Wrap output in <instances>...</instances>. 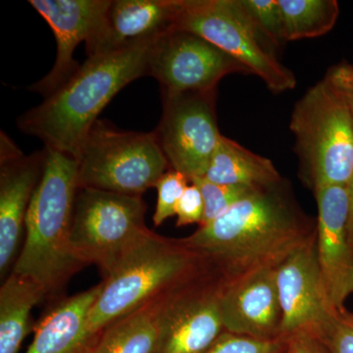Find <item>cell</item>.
Returning <instances> with one entry per match:
<instances>
[{
  "instance_id": "31",
  "label": "cell",
  "mask_w": 353,
  "mask_h": 353,
  "mask_svg": "<svg viewBox=\"0 0 353 353\" xmlns=\"http://www.w3.org/2000/svg\"><path fill=\"white\" fill-rule=\"evenodd\" d=\"M348 201H350V216H348V232L353 245V173L347 183Z\"/></svg>"
},
{
  "instance_id": "25",
  "label": "cell",
  "mask_w": 353,
  "mask_h": 353,
  "mask_svg": "<svg viewBox=\"0 0 353 353\" xmlns=\"http://www.w3.org/2000/svg\"><path fill=\"white\" fill-rule=\"evenodd\" d=\"M259 29L279 48L284 41V20L278 0H241Z\"/></svg>"
},
{
  "instance_id": "5",
  "label": "cell",
  "mask_w": 353,
  "mask_h": 353,
  "mask_svg": "<svg viewBox=\"0 0 353 353\" xmlns=\"http://www.w3.org/2000/svg\"><path fill=\"white\" fill-rule=\"evenodd\" d=\"M290 131L299 176L314 190L347 185L353 173V122L347 102L325 77L296 102Z\"/></svg>"
},
{
  "instance_id": "8",
  "label": "cell",
  "mask_w": 353,
  "mask_h": 353,
  "mask_svg": "<svg viewBox=\"0 0 353 353\" xmlns=\"http://www.w3.org/2000/svg\"><path fill=\"white\" fill-rule=\"evenodd\" d=\"M141 196L79 189L72 220V250L83 266L99 267L104 278L148 231Z\"/></svg>"
},
{
  "instance_id": "10",
  "label": "cell",
  "mask_w": 353,
  "mask_h": 353,
  "mask_svg": "<svg viewBox=\"0 0 353 353\" xmlns=\"http://www.w3.org/2000/svg\"><path fill=\"white\" fill-rule=\"evenodd\" d=\"M252 75L245 65L194 32L173 29L158 37L148 59V75L162 94L216 90L224 77Z\"/></svg>"
},
{
  "instance_id": "22",
  "label": "cell",
  "mask_w": 353,
  "mask_h": 353,
  "mask_svg": "<svg viewBox=\"0 0 353 353\" xmlns=\"http://www.w3.org/2000/svg\"><path fill=\"white\" fill-rule=\"evenodd\" d=\"M287 41L318 38L333 29L340 14L336 0H278Z\"/></svg>"
},
{
  "instance_id": "3",
  "label": "cell",
  "mask_w": 353,
  "mask_h": 353,
  "mask_svg": "<svg viewBox=\"0 0 353 353\" xmlns=\"http://www.w3.org/2000/svg\"><path fill=\"white\" fill-rule=\"evenodd\" d=\"M44 150L43 175L28 210L24 245L12 272L31 279L46 297H52L83 267L70 241L79 190L78 161L57 150Z\"/></svg>"
},
{
  "instance_id": "2",
  "label": "cell",
  "mask_w": 353,
  "mask_h": 353,
  "mask_svg": "<svg viewBox=\"0 0 353 353\" xmlns=\"http://www.w3.org/2000/svg\"><path fill=\"white\" fill-rule=\"evenodd\" d=\"M155 39L88 57L68 82L21 116L20 131L41 139L46 148L77 158L88 132L114 95L148 75Z\"/></svg>"
},
{
  "instance_id": "18",
  "label": "cell",
  "mask_w": 353,
  "mask_h": 353,
  "mask_svg": "<svg viewBox=\"0 0 353 353\" xmlns=\"http://www.w3.org/2000/svg\"><path fill=\"white\" fill-rule=\"evenodd\" d=\"M101 289L102 282L60 301L39 323L26 353H92L101 333H90L88 316Z\"/></svg>"
},
{
  "instance_id": "13",
  "label": "cell",
  "mask_w": 353,
  "mask_h": 353,
  "mask_svg": "<svg viewBox=\"0 0 353 353\" xmlns=\"http://www.w3.org/2000/svg\"><path fill=\"white\" fill-rule=\"evenodd\" d=\"M317 202L316 253L327 296L334 310L345 307L353 294V245L348 232L347 185L314 190Z\"/></svg>"
},
{
  "instance_id": "23",
  "label": "cell",
  "mask_w": 353,
  "mask_h": 353,
  "mask_svg": "<svg viewBox=\"0 0 353 353\" xmlns=\"http://www.w3.org/2000/svg\"><path fill=\"white\" fill-rule=\"evenodd\" d=\"M201 190L204 201V216L201 225L205 226L214 221L234 204L252 192L250 188L240 185H220L206 180L205 178H196L190 181Z\"/></svg>"
},
{
  "instance_id": "14",
  "label": "cell",
  "mask_w": 353,
  "mask_h": 353,
  "mask_svg": "<svg viewBox=\"0 0 353 353\" xmlns=\"http://www.w3.org/2000/svg\"><path fill=\"white\" fill-rule=\"evenodd\" d=\"M0 273L15 264L26 218L43 172L46 150L26 157L1 132L0 139Z\"/></svg>"
},
{
  "instance_id": "20",
  "label": "cell",
  "mask_w": 353,
  "mask_h": 353,
  "mask_svg": "<svg viewBox=\"0 0 353 353\" xmlns=\"http://www.w3.org/2000/svg\"><path fill=\"white\" fill-rule=\"evenodd\" d=\"M201 178L220 185L250 189L269 187L284 180L270 159L255 154L224 136Z\"/></svg>"
},
{
  "instance_id": "15",
  "label": "cell",
  "mask_w": 353,
  "mask_h": 353,
  "mask_svg": "<svg viewBox=\"0 0 353 353\" xmlns=\"http://www.w3.org/2000/svg\"><path fill=\"white\" fill-rule=\"evenodd\" d=\"M111 0H30V6L48 23L57 39L54 64L48 75L30 90L50 97L80 68L73 55L82 41L88 43L105 17Z\"/></svg>"
},
{
  "instance_id": "29",
  "label": "cell",
  "mask_w": 353,
  "mask_h": 353,
  "mask_svg": "<svg viewBox=\"0 0 353 353\" xmlns=\"http://www.w3.org/2000/svg\"><path fill=\"white\" fill-rule=\"evenodd\" d=\"M283 353H330L321 339L311 334H297L285 340Z\"/></svg>"
},
{
  "instance_id": "28",
  "label": "cell",
  "mask_w": 353,
  "mask_h": 353,
  "mask_svg": "<svg viewBox=\"0 0 353 353\" xmlns=\"http://www.w3.org/2000/svg\"><path fill=\"white\" fill-rule=\"evenodd\" d=\"M176 226L201 225L204 216V201L201 190L192 183L188 185L176 205Z\"/></svg>"
},
{
  "instance_id": "16",
  "label": "cell",
  "mask_w": 353,
  "mask_h": 353,
  "mask_svg": "<svg viewBox=\"0 0 353 353\" xmlns=\"http://www.w3.org/2000/svg\"><path fill=\"white\" fill-rule=\"evenodd\" d=\"M277 269H261L229 282L223 281L219 296L225 331L257 340L280 338L282 311Z\"/></svg>"
},
{
  "instance_id": "32",
  "label": "cell",
  "mask_w": 353,
  "mask_h": 353,
  "mask_svg": "<svg viewBox=\"0 0 353 353\" xmlns=\"http://www.w3.org/2000/svg\"><path fill=\"white\" fill-rule=\"evenodd\" d=\"M343 64V68H345V71L350 74V76L353 77V64L348 63H341Z\"/></svg>"
},
{
  "instance_id": "27",
  "label": "cell",
  "mask_w": 353,
  "mask_h": 353,
  "mask_svg": "<svg viewBox=\"0 0 353 353\" xmlns=\"http://www.w3.org/2000/svg\"><path fill=\"white\" fill-rule=\"evenodd\" d=\"M321 340L330 353H353V311H336Z\"/></svg>"
},
{
  "instance_id": "6",
  "label": "cell",
  "mask_w": 353,
  "mask_h": 353,
  "mask_svg": "<svg viewBox=\"0 0 353 353\" xmlns=\"http://www.w3.org/2000/svg\"><path fill=\"white\" fill-rule=\"evenodd\" d=\"M79 189L141 196L170 167L154 132L121 131L97 120L78 157Z\"/></svg>"
},
{
  "instance_id": "11",
  "label": "cell",
  "mask_w": 353,
  "mask_h": 353,
  "mask_svg": "<svg viewBox=\"0 0 353 353\" xmlns=\"http://www.w3.org/2000/svg\"><path fill=\"white\" fill-rule=\"evenodd\" d=\"M222 283L208 270L169 294L155 353H203L211 347L225 331L219 305Z\"/></svg>"
},
{
  "instance_id": "19",
  "label": "cell",
  "mask_w": 353,
  "mask_h": 353,
  "mask_svg": "<svg viewBox=\"0 0 353 353\" xmlns=\"http://www.w3.org/2000/svg\"><path fill=\"white\" fill-rule=\"evenodd\" d=\"M171 292L109 325L102 332L92 353L157 352L165 303Z\"/></svg>"
},
{
  "instance_id": "7",
  "label": "cell",
  "mask_w": 353,
  "mask_h": 353,
  "mask_svg": "<svg viewBox=\"0 0 353 353\" xmlns=\"http://www.w3.org/2000/svg\"><path fill=\"white\" fill-rule=\"evenodd\" d=\"M174 29L194 32L238 60L275 94L296 85L294 74L279 61L276 46L241 0H180Z\"/></svg>"
},
{
  "instance_id": "17",
  "label": "cell",
  "mask_w": 353,
  "mask_h": 353,
  "mask_svg": "<svg viewBox=\"0 0 353 353\" xmlns=\"http://www.w3.org/2000/svg\"><path fill=\"white\" fill-rule=\"evenodd\" d=\"M180 0H111L105 17L85 43L88 57L108 54L174 29Z\"/></svg>"
},
{
  "instance_id": "21",
  "label": "cell",
  "mask_w": 353,
  "mask_h": 353,
  "mask_svg": "<svg viewBox=\"0 0 353 353\" xmlns=\"http://www.w3.org/2000/svg\"><path fill=\"white\" fill-rule=\"evenodd\" d=\"M46 299L31 279L11 272L0 289V353H18L32 328L31 312Z\"/></svg>"
},
{
  "instance_id": "9",
  "label": "cell",
  "mask_w": 353,
  "mask_h": 353,
  "mask_svg": "<svg viewBox=\"0 0 353 353\" xmlns=\"http://www.w3.org/2000/svg\"><path fill=\"white\" fill-rule=\"evenodd\" d=\"M163 112L155 130L160 148L173 170L190 182L205 175L219 145L216 90L162 94Z\"/></svg>"
},
{
  "instance_id": "1",
  "label": "cell",
  "mask_w": 353,
  "mask_h": 353,
  "mask_svg": "<svg viewBox=\"0 0 353 353\" xmlns=\"http://www.w3.org/2000/svg\"><path fill=\"white\" fill-rule=\"evenodd\" d=\"M317 219L297 203L283 180L248 192L226 212L181 239L224 282L261 269H277L315 240Z\"/></svg>"
},
{
  "instance_id": "24",
  "label": "cell",
  "mask_w": 353,
  "mask_h": 353,
  "mask_svg": "<svg viewBox=\"0 0 353 353\" xmlns=\"http://www.w3.org/2000/svg\"><path fill=\"white\" fill-rule=\"evenodd\" d=\"M189 182L187 176L173 169L167 171L158 180L154 187L157 190V210L153 216L155 226H160L168 218L176 215V205Z\"/></svg>"
},
{
  "instance_id": "4",
  "label": "cell",
  "mask_w": 353,
  "mask_h": 353,
  "mask_svg": "<svg viewBox=\"0 0 353 353\" xmlns=\"http://www.w3.org/2000/svg\"><path fill=\"white\" fill-rule=\"evenodd\" d=\"M208 270L203 259L182 241L148 229L102 281L101 294L88 316L90 333H102L120 318Z\"/></svg>"
},
{
  "instance_id": "12",
  "label": "cell",
  "mask_w": 353,
  "mask_h": 353,
  "mask_svg": "<svg viewBox=\"0 0 353 353\" xmlns=\"http://www.w3.org/2000/svg\"><path fill=\"white\" fill-rule=\"evenodd\" d=\"M276 281L282 311L280 338L311 334L321 339L336 311L327 296L316 253V239L278 267Z\"/></svg>"
},
{
  "instance_id": "30",
  "label": "cell",
  "mask_w": 353,
  "mask_h": 353,
  "mask_svg": "<svg viewBox=\"0 0 353 353\" xmlns=\"http://www.w3.org/2000/svg\"><path fill=\"white\" fill-rule=\"evenodd\" d=\"M326 78L347 102L353 122V77L345 71L343 64H339L329 70Z\"/></svg>"
},
{
  "instance_id": "26",
  "label": "cell",
  "mask_w": 353,
  "mask_h": 353,
  "mask_svg": "<svg viewBox=\"0 0 353 353\" xmlns=\"http://www.w3.org/2000/svg\"><path fill=\"white\" fill-rule=\"evenodd\" d=\"M285 340L263 341L224 331L203 353H283Z\"/></svg>"
}]
</instances>
